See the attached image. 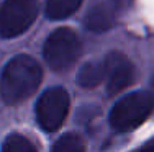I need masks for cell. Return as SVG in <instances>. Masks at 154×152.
<instances>
[{"label":"cell","instance_id":"1","mask_svg":"<svg viewBox=\"0 0 154 152\" xmlns=\"http://www.w3.org/2000/svg\"><path fill=\"white\" fill-rule=\"evenodd\" d=\"M41 84V67L31 56L20 54L8 61L0 79V95L7 103H20Z\"/></svg>","mask_w":154,"mask_h":152},{"label":"cell","instance_id":"2","mask_svg":"<svg viewBox=\"0 0 154 152\" xmlns=\"http://www.w3.org/2000/svg\"><path fill=\"white\" fill-rule=\"evenodd\" d=\"M154 108V97L149 92H133L123 97L110 113V124L118 133L136 129Z\"/></svg>","mask_w":154,"mask_h":152},{"label":"cell","instance_id":"3","mask_svg":"<svg viewBox=\"0 0 154 152\" xmlns=\"http://www.w3.org/2000/svg\"><path fill=\"white\" fill-rule=\"evenodd\" d=\"M80 39L71 28L53 31L45 43V59L54 70H67L80 56Z\"/></svg>","mask_w":154,"mask_h":152},{"label":"cell","instance_id":"4","mask_svg":"<svg viewBox=\"0 0 154 152\" xmlns=\"http://www.w3.org/2000/svg\"><path fill=\"white\" fill-rule=\"evenodd\" d=\"M39 10L38 0H5L0 7V36L17 38L36 20Z\"/></svg>","mask_w":154,"mask_h":152},{"label":"cell","instance_id":"5","mask_svg":"<svg viewBox=\"0 0 154 152\" xmlns=\"http://www.w3.org/2000/svg\"><path fill=\"white\" fill-rule=\"evenodd\" d=\"M69 111V95L64 88L54 87L39 97L36 103V118L45 131H56L61 128Z\"/></svg>","mask_w":154,"mask_h":152},{"label":"cell","instance_id":"6","mask_svg":"<svg viewBox=\"0 0 154 152\" xmlns=\"http://www.w3.org/2000/svg\"><path fill=\"white\" fill-rule=\"evenodd\" d=\"M108 64L107 72V93L110 97L122 92L125 87H128L133 82L134 69L131 62L120 52H113L105 57Z\"/></svg>","mask_w":154,"mask_h":152},{"label":"cell","instance_id":"7","mask_svg":"<svg viewBox=\"0 0 154 152\" xmlns=\"http://www.w3.org/2000/svg\"><path fill=\"white\" fill-rule=\"evenodd\" d=\"M122 7V0H105V2L95 5L85 16V26L95 33L112 28L115 25Z\"/></svg>","mask_w":154,"mask_h":152},{"label":"cell","instance_id":"8","mask_svg":"<svg viewBox=\"0 0 154 152\" xmlns=\"http://www.w3.org/2000/svg\"><path fill=\"white\" fill-rule=\"evenodd\" d=\"M107 72H108L107 59L98 61V62H89L79 70L77 82L84 88H94L107 77Z\"/></svg>","mask_w":154,"mask_h":152},{"label":"cell","instance_id":"9","mask_svg":"<svg viewBox=\"0 0 154 152\" xmlns=\"http://www.w3.org/2000/svg\"><path fill=\"white\" fill-rule=\"evenodd\" d=\"M82 0H48L46 15L53 20H62L71 16L80 7Z\"/></svg>","mask_w":154,"mask_h":152},{"label":"cell","instance_id":"10","mask_svg":"<svg viewBox=\"0 0 154 152\" xmlns=\"http://www.w3.org/2000/svg\"><path fill=\"white\" fill-rule=\"evenodd\" d=\"M3 152H35L36 147L33 146L26 137L20 134H12L5 139V142L2 144Z\"/></svg>","mask_w":154,"mask_h":152},{"label":"cell","instance_id":"11","mask_svg":"<svg viewBox=\"0 0 154 152\" xmlns=\"http://www.w3.org/2000/svg\"><path fill=\"white\" fill-rule=\"evenodd\" d=\"M53 149L54 151H62V152H82L85 149V146H84L82 139L77 134L69 133V134H64L54 142Z\"/></svg>","mask_w":154,"mask_h":152},{"label":"cell","instance_id":"12","mask_svg":"<svg viewBox=\"0 0 154 152\" xmlns=\"http://www.w3.org/2000/svg\"><path fill=\"white\" fill-rule=\"evenodd\" d=\"M143 149H144V151H154V139L149 141L148 144H144V146H143Z\"/></svg>","mask_w":154,"mask_h":152},{"label":"cell","instance_id":"13","mask_svg":"<svg viewBox=\"0 0 154 152\" xmlns=\"http://www.w3.org/2000/svg\"><path fill=\"white\" fill-rule=\"evenodd\" d=\"M152 85H154V79H152Z\"/></svg>","mask_w":154,"mask_h":152}]
</instances>
